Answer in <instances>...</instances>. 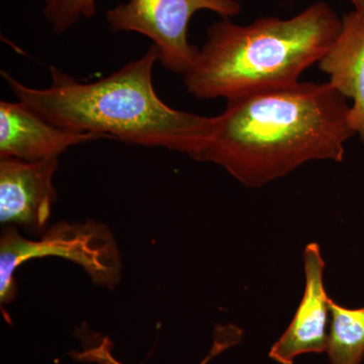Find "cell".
<instances>
[{
	"instance_id": "1",
	"label": "cell",
	"mask_w": 364,
	"mask_h": 364,
	"mask_svg": "<svg viewBox=\"0 0 364 364\" xmlns=\"http://www.w3.org/2000/svg\"><path fill=\"white\" fill-rule=\"evenodd\" d=\"M350 105L328 82H299L227 100L193 159L214 163L247 188H261L305 163L342 162L355 136Z\"/></svg>"
},
{
	"instance_id": "12",
	"label": "cell",
	"mask_w": 364,
	"mask_h": 364,
	"mask_svg": "<svg viewBox=\"0 0 364 364\" xmlns=\"http://www.w3.org/2000/svg\"><path fill=\"white\" fill-rule=\"evenodd\" d=\"M242 330L235 325L218 326L215 329L214 343L212 349L205 359L200 364H208L215 358V356L221 354L223 351L227 350L230 347L238 344L242 338ZM102 364H122L112 358L111 351L105 352L102 358Z\"/></svg>"
},
{
	"instance_id": "5",
	"label": "cell",
	"mask_w": 364,
	"mask_h": 364,
	"mask_svg": "<svg viewBox=\"0 0 364 364\" xmlns=\"http://www.w3.org/2000/svg\"><path fill=\"white\" fill-rule=\"evenodd\" d=\"M212 11L222 18L241 13L238 0H129L105 14L114 33H138L152 41L164 68L184 75L198 48L188 42V26L196 13Z\"/></svg>"
},
{
	"instance_id": "8",
	"label": "cell",
	"mask_w": 364,
	"mask_h": 364,
	"mask_svg": "<svg viewBox=\"0 0 364 364\" xmlns=\"http://www.w3.org/2000/svg\"><path fill=\"white\" fill-rule=\"evenodd\" d=\"M102 136L60 128L23 102H0V157L38 161Z\"/></svg>"
},
{
	"instance_id": "7",
	"label": "cell",
	"mask_w": 364,
	"mask_h": 364,
	"mask_svg": "<svg viewBox=\"0 0 364 364\" xmlns=\"http://www.w3.org/2000/svg\"><path fill=\"white\" fill-rule=\"evenodd\" d=\"M326 263L318 244L304 250L306 286L293 321L272 345L268 356L279 364H294L301 354L327 350L330 298L324 286Z\"/></svg>"
},
{
	"instance_id": "6",
	"label": "cell",
	"mask_w": 364,
	"mask_h": 364,
	"mask_svg": "<svg viewBox=\"0 0 364 364\" xmlns=\"http://www.w3.org/2000/svg\"><path fill=\"white\" fill-rule=\"evenodd\" d=\"M59 158L26 161L1 158L0 222L39 237L49 228L57 202L54 176Z\"/></svg>"
},
{
	"instance_id": "2",
	"label": "cell",
	"mask_w": 364,
	"mask_h": 364,
	"mask_svg": "<svg viewBox=\"0 0 364 364\" xmlns=\"http://www.w3.org/2000/svg\"><path fill=\"white\" fill-rule=\"evenodd\" d=\"M156 61L152 45L140 58L95 82H80L54 66L47 88L28 87L6 71L1 76L18 102L55 126L177 151L193 159L210 140L214 117L165 104L153 85Z\"/></svg>"
},
{
	"instance_id": "9",
	"label": "cell",
	"mask_w": 364,
	"mask_h": 364,
	"mask_svg": "<svg viewBox=\"0 0 364 364\" xmlns=\"http://www.w3.org/2000/svg\"><path fill=\"white\" fill-rule=\"evenodd\" d=\"M330 85L352 100L349 124L364 144V16L358 11L341 16V28L318 61Z\"/></svg>"
},
{
	"instance_id": "4",
	"label": "cell",
	"mask_w": 364,
	"mask_h": 364,
	"mask_svg": "<svg viewBox=\"0 0 364 364\" xmlns=\"http://www.w3.org/2000/svg\"><path fill=\"white\" fill-rule=\"evenodd\" d=\"M58 257L85 270L97 286L112 289L122 275L116 237L102 223L59 222L37 239L26 238L18 228L6 226L0 237V303H13L18 294L16 272L28 261Z\"/></svg>"
},
{
	"instance_id": "10",
	"label": "cell",
	"mask_w": 364,
	"mask_h": 364,
	"mask_svg": "<svg viewBox=\"0 0 364 364\" xmlns=\"http://www.w3.org/2000/svg\"><path fill=\"white\" fill-rule=\"evenodd\" d=\"M329 364H360L364 358V306L349 309L330 299Z\"/></svg>"
},
{
	"instance_id": "13",
	"label": "cell",
	"mask_w": 364,
	"mask_h": 364,
	"mask_svg": "<svg viewBox=\"0 0 364 364\" xmlns=\"http://www.w3.org/2000/svg\"><path fill=\"white\" fill-rule=\"evenodd\" d=\"M354 6L353 11L364 16V0H347Z\"/></svg>"
},
{
	"instance_id": "11",
	"label": "cell",
	"mask_w": 364,
	"mask_h": 364,
	"mask_svg": "<svg viewBox=\"0 0 364 364\" xmlns=\"http://www.w3.org/2000/svg\"><path fill=\"white\" fill-rule=\"evenodd\" d=\"M43 14L55 33H63L97 14L95 0H45Z\"/></svg>"
},
{
	"instance_id": "3",
	"label": "cell",
	"mask_w": 364,
	"mask_h": 364,
	"mask_svg": "<svg viewBox=\"0 0 364 364\" xmlns=\"http://www.w3.org/2000/svg\"><path fill=\"white\" fill-rule=\"evenodd\" d=\"M340 28L338 14L321 1L289 18L262 16L246 26L222 18L208 26L184 85L198 100H228L294 85L322 59Z\"/></svg>"
}]
</instances>
